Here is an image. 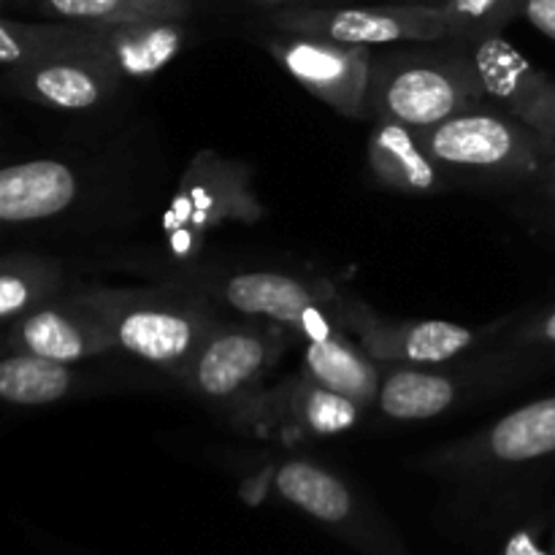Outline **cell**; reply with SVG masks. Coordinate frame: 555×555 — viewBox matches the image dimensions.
Here are the masks:
<instances>
[{
    "mask_svg": "<svg viewBox=\"0 0 555 555\" xmlns=\"http://www.w3.org/2000/svg\"><path fill=\"white\" fill-rule=\"evenodd\" d=\"M117 350L182 379L222 323L209 301L173 287H95L79 293Z\"/></svg>",
    "mask_w": 555,
    "mask_h": 555,
    "instance_id": "cell-1",
    "label": "cell"
},
{
    "mask_svg": "<svg viewBox=\"0 0 555 555\" xmlns=\"http://www.w3.org/2000/svg\"><path fill=\"white\" fill-rule=\"evenodd\" d=\"M486 103L472 49L374 52L369 112L372 119H396L415 130Z\"/></svg>",
    "mask_w": 555,
    "mask_h": 555,
    "instance_id": "cell-2",
    "label": "cell"
},
{
    "mask_svg": "<svg viewBox=\"0 0 555 555\" xmlns=\"http://www.w3.org/2000/svg\"><path fill=\"white\" fill-rule=\"evenodd\" d=\"M417 135L450 179L461 173L499 182H540L555 157V144L488 101L417 130Z\"/></svg>",
    "mask_w": 555,
    "mask_h": 555,
    "instance_id": "cell-3",
    "label": "cell"
},
{
    "mask_svg": "<svg viewBox=\"0 0 555 555\" xmlns=\"http://www.w3.org/2000/svg\"><path fill=\"white\" fill-rule=\"evenodd\" d=\"M260 217L263 206L253 193L247 166L201 152L163 215V238L173 260H195L211 231L225 222H255Z\"/></svg>",
    "mask_w": 555,
    "mask_h": 555,
    "instance_id": "cell-4",
    "label": "cell"
},
{
    "mask_svg": "<svg viewBox=\"0 0 555 555\" xmlns=\"http://www.w3.org/2000/svg\"><path fill=\"white\" fill-rule=\"evenodd\" d=\"M217 301L244 318H263L304 341L328 339L345 331L341 296L323 280L282 271H236L215 285Z\"/></svg>",
    "mask_w": 555,
    "mask_h": 555,
    "instance_id": "cell-5",
    "label": "cell"
},
{
    "mask_svg": "<svg viewBox=\"0 0 555 555\" xmlns=\"http://www.w3.org/2000/svg\"><path fill=\"white\" fill-rule=\"evenodd\" d=\"M274 25L293 36H314L356 47L450 41L442 5H345V9H285Z\"/></svg>",
    "mask_w": 555,
    "mask_h": 555,
    "instance_id": "cell-6",
    "label": "cell"
},
{
    "mask_svg": "<svg viewBox=\"0 0 555 555\" xmlns=\"http://www.w3.org/2000/svg\"><path fill=\"white\" fill-rule=\"evenodd\" d=\"M339 314L347 334L379 366H442L499 328H466L450 320H388L350 296H341Z\"/></svg>",
    "mask_w": 555,
    "mask_h": 555,
    "instance_id": "cell-7",
    "label": "cell"
},
{
    "mask_svg": "<svg viewBox=\"0 0 555 555\" xmlns=\"http://www.w3.org/2000/svg\"><path fill=\"white\" fill-rule=\"evenodd\" d=\"M3 79L9 90L25 101L60 112H90L103 106L125 81L90 25L74 43Z\"/></svg>",
    "mask_w": 555,
    "mask_h": 555,
    "instance_id": "cell-8",
    "label": "cell"
},
{
    "mask_svg": "<svg viewBox=\"0 0 555 555\" xmlns=\"http://www.w3.org/2000/svg\"><path fill=\"white\" fill-rule=\"evenodd\" d=\"M269 52L304 90L312 92L341 117L372 119L369 112L372 47L282 33L271 38Z\"/></svg>",
    "mask_w": 555,
    "mask_h": 555,
    "instance_id": "cell-9",
    "label": "cell"
},
{
    "mask_svg": "<svg viewBox=\"0 0 555 555\" xmlns=\"http://www.w3.org/2000/svg\"><path fill=\"white\" fill-rule=\"evenodd\" d=\"M282 350L285 345L271 331L222 320L190 363L182 383L209 401L242 399L266 377Z\"/></svg>",
    "mask_w": 555,
    "mask_h": 555,
    "instance_id": "cell-10",
    "label": "cell"
},
{
    "mask_svg": "<svg viewBox=\"0 0 555 555\" xmlns=\"http://www.w3.org/2000/svg\"><path fill=\"white\" fill-rule=\"evenodd\" d=\"M486 101L555 144V76L537 68L502 33L469 43Z\"/></svg>",
    "mask_w": 555,
    "mask_h": 555,
    "instance_id": "cell-11",
    "label": "cell"
},
{
    "mask_svg": "<svg viewBox=\"0 0 555 555\" xmlns=\"http://www.w3.org/2000/svg\"><path fill=\"white\" fill-rule=\"evenodd\" d=\"M117 350L95 312L76 296H57L5 325L3 352H27L63 363H85Z\"/></svg>",
    "mask_w": 555,
    "mask_h": 555,
    "instance_id": "cell-12",
    "label": "cell"
},
{
    "mask_svg": "<svg viewBox=\"0 0 555 555\" xmlns=\"http://www.w3.org/2000/svg\"><path fill=\"white\" fill-rule=\"evenodd\" d=\"M555 455V393L507 412L482 431L450 444V466H518Z\"/></svg>",
    "mask_w": 555,
    "mask_h": 555,
    "instance_id": "cell-13",
    "label": "cell"
},
{
    "mask_svg": "<svg viewBox=\"0 0 555 555\" xmlns=\"http://www.w3.org/2000/svg\"><path fill=\"white\" fill-rule=\"evenodd\" d=\"M81 182L74 166L52 157L25 160L0 171V220L3 225H33L68 211Z\"/></svg>",
    "mask_w": 555,
    "mask_h": 555,
    "instance_id": "cell-14",
    "label": "cell"
},
{
    "mask_svg": "<svg viewBox=\"0 0 555 555\" xmlns=\"http://www.w3.org/2000/svg\"><path fill=\"white\" fill-rule=\"evenodd\" d=\"M369 168L383 188L406 195H439L450 188V177L437 166L410 125L396 119H372Z\"/></svg>",
    "mask_w": 555,
    "mask_h": 555,
    "instance_id": "cell-15",
    "label": "cell"
},
{
    "mask_svg": "<svg viewBox=\"0 0 555 555\" xmlns=\"http://www.w3.org/2000/svg\"><path fill=\"white\" fill-rule=\"evenodd\" d=\"M98 41L125 81H144L160 74L188 43L184 20H150L95 27Z\"/></svg>",
    "mask_w": 555,
    "mask_h": 555,
    "instance_id": "cell-16",
    "label": "cell"
},
{
    "mask_svg": "<svg viewBox=\"0 0 555 555\" xmlns=\"http://www.w3.org/2000/svg\"><path fill=\"white\" fill-rule=\"evenodd\" d=\"M464 377L426 366H390L383 374L377 406L401 423L431 421L453 410L464 393Z\"/></svg>",
    "mask_w": 555,
    "mask_h": 555,
    "instance_id": "cell-17",
    "label": "cell"
},
{
    "mask_svg": "<svg viewBox=\"0 0 555 555\" xmlns=\"http://www.w3.org/2000/svg\"><path fill=\"white\" fill-rule=\"evenodd\" d=\"M301 372L323 388L356 399L358 404H377L383 369L358 341H352V334L347 331L328 339L307 341Z\"/></svg>",
    "mask_w": 555,
    "mask_h": 555,
    "instance_id": "cell-18",
    "label": "cell"
},
{
    "mask_svg": "<svg viewBox=\"0 0 555 555\" xmlns=\"http://www.w3.org/2000/svg\"><path fill=\"white\" fill-rule=\"evenodd\" d=\"M79 388L74 363L49 361L27 352H3L0 399L11 406H49Z\"/></svg>",
    "mask_w": 555,
    "mask_h": 555,
    "instance_id": "cell-19",
    "label": "cell"
},
{
    "mask_svg": "<svg viewBox=\"0 0 555 555\" xmlns=\"http://www.w3.org/2000/svg\"><path fill=\"white\" fill-rule=\"evenodd\" d=\"M280 406L298 431L312 434V437H334V434L350 431L366 410L356 399L323 388L304 372L282 390Z\"/></svg>",
    "mask_w": 555,
    "mask_h": 555,
    "instance_id": "cell-20",
    "label": "cell"
},
{
    "mask_svg": "<svg viewBox=\"0 0 555 555\" xmlns=\"http://www.w3.org/2000/svg\"><path fill=\"white\" fill-rule=\"evenodd\" d=\"M274 486L287 502L325 524H341L352 513L350 488L334 472L323 469L312 461H285L274 472Z\"/></svg>",
    "mask_w": 555,
    "mask_h": 555,
    "instance_id": "cell-21",
    "label": "cell"
},
{
    "mask_svg": "<svg viewBox=\"0 0 555 555\" xmlns=\"http://www.w3.org/2000/svg\"><path fill=\"white\" fill-rule=\"evenodd\" d=\"M63 269L41 255H5L0 266V320L11 325L33 309L54 301L63 287Z\"/></svg>",
    "mask_w": 555,
    "mask_h": 555,
    "instance_id": "cell-22",
    "label": "cell"
},
{
    "mask_svg": "<svg viewBox=\"0 0 555 555\" xmlns=\"http://www.w3.org/2000/svg\"><path fill=\"white\" fill-rule=\"evenodd\" d=\"M38 9L52 20L79 22L90 27L130 25L150 20H188L190 0H36Z\"/></svg>",
    "mask_w": 555,
    "mask_h": 555,
    "instance_id": "cell-23",
    "label": "cell"
},
{
    "mask_svg": "<svg viewBox=\"0 0 555 555\" xmlns=\"http://www.w3.org/2000/svg\"><path fill=\"white\" fill-rule=\"evenodd\" d=\"M85 30L87 25H79V22H20L5 16L0 22V68H3V76L20 74V70L41 63L49 54L74 43Z\"/></svg>",
    "mask_w": 555,
    "mask_h": 555,
    "instance_id": "cell-24",
    "label": "cell"
},
{
    "mask_svg": "<svg viewBox=\"0 0 555 555\" xmlns=\"http://www.w3.org/2000/svg\"><path fill=\"white\" fill-rule=\"evenodd\" d=\"M444 16L450 25V41L469 43L502 33L507 22L524 14V0H444Z\"/></svg>",
    "mask_w": 555,
    "mask_h": 555,
    "instance_id": "cell-25",
    "label": "cell"
},
{
    "mask_svg": "<svg viewBox=\"0 0 555 555\" xmlns=\"http://www.w3.org/2000/svg\"><path fill=\"white\" fill-rule=\"evenodd\" d=\"M513 347L520 352H555V307L531 314L513 336Z\"/></svg>",
    "mask_w": 555,
    "mask_h": 555,
    "instance_id": "cell-26",
    "label": "cell"
},
{
    "mask_svg": "<svg viewBox=\"0 0 555 555\" xmlns=\"http://www.w3.org/2000/svg\"><path fill=\"white\" fill-rule=\"evenodd\" d=\"M524 16L534 30L555 41V0H524Z\"/></svg>",
    "mask_w": 555,
    "mask_h": 555,
    "instance_id": "cell-27",
    "label": "cell"
},
{
    "mask_svg": "<svg viewBox=\"0 0 555 555\" xmlns=\"http://www.w3.org/2000/svg\"><path fill=\"white\" fill-rule=\"evenodd\" d=\"M504 555H547V553L537 547L534 537H531L529 531H518V534L507 542V551H504Z\"/></svg>",
    "mask_w": 555,
    "mask_h": 555,
    "instance_id": "cell-28",
    "label": "cell"
},
{
    "mask_svg": "<svg viewBox=\"0 0 555 555\" xmlns=\"http://www.w3.org/2000/svg\"><path fill=\"white\" fill-rule=\"evenodd\" d=\"M540 182H542V188H545V193L551 195V201L555 204V157L551 163H547V168H545V173L540 177Z\"/></svg>",
    "mask_w": 555,
    "mask_h": 555,
    "instance_id": "cell-29",
    "label": "cell"
},
{
    "mask_svg": "<svg viewBox=\"0 0 555 555\" xmlns=\"http://www.w3.org/2000/svg\"><path fill=\"white\" fill-rule=\"evenodd\" d=\"M258 3H266V5H282V3H291V0H258Z\"/></svg>",
    "mask_w": 555,
    "mask_h": 555,
    "instance_id": "cell-30",
    "label": "cell"
}]
</instances>
